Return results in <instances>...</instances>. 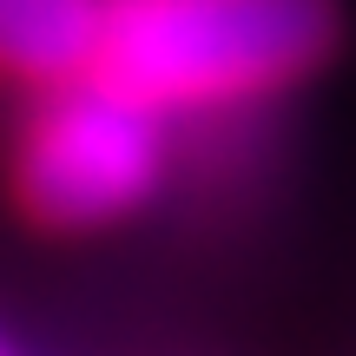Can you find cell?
I'll use <instances>...</instances> for the list:
<instances>
[{"instance_id": "6da1fadb", "label": "cell", "mask_w": 356, "mask_h": 356, "mask_svg": "<svg viewBox=\"0 0 356 356\" xmlns=\"http://www.w3.org/2000/svg\"><path fill=\"white\" fill-rule=\"evenodd\" d=\"M337 33V0H99L92 73L159 113L238 106L310 79Z\"/></svg>"}, {"instance_id": "7a4b0ae2", "label": "cell", "mask_w": 356, "mask_h": 356, "mask_svg": "<svg viewBox=\"0 0 356 356\" xmlns=\"http://www.w3.org/2000/svg\"><path fill=\"white\" fill-rule=\"evenodd\" d=\"M165 185V113L106 73L40 92L13 139V204L40 231H99Z\"/></svg>"}, {"instance_id": "3957f363", "label": "cell", "mask_w": 356, "mask_h": 356, "mask_svg": "<svg viewBox=\"0 0 356 356\" xmlns=\"http://www.w3.org/2000/svg\"><path fill=\"white\" fill-rule=\"evenodd\" d=\"M99 0H0V73L26 86H60L92 73Z\"/></svg>"}, {"instance_id": "277c9868", "label": "cell", "mask_w": 356, "mask_h": 356, "mask_svg": "<svg viewBox=\"0 0 356 356\" xmlns=\"http://www.w3.org/2000/svg\"><path fill=\"white\" fill-rule=\"evenodd\" d=\"M0 356H13V350H7V337H0Z\"/></svg>"}]
</instances>
